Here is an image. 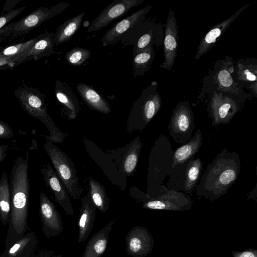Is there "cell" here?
Listing matches in <instances>:
<instances>
[{
	"label": "cell",
	"instance_id": "7bdbcfd3",
	"mask_svg": "<svg viewBox=\"0 0 257 257\" xmlns=\"http://www.w3.org/2000/svg\"><path fill=\"white\" fill-rule=\"evenodd\" d=\"M3 48V47H0V51H1V50Z\"/></svg>",
	"mask_w": 257,
	"mask_h": 257
},
{
	"label": "cell",
	"instance_id": "d590c367",
	"mask_svg": "<svg viewBox=\"0 0 257 257\" xmlns=\"http://www.w3.org/2000/svg\"><path fill=\"white\" fill-rule=\"evenodd\" d=\"M90 55L91 51L89 50L77 47L68 51L65 55V58L69 64L79 66L90 58Z\"/></svg>",
	"mask_w": 257,
	"mask_h": 257
},
{
	"label": "cell",
	"instance_id": "484cf974",
	"mask_svg": "<svg viewBox=\"0 0 257 257\" xmlns=\"http://www.w3.org/2000/svg\"><path fill=\"white\" fill-rule=\"evenodd\" d=\"M38 242L35 232L30 231L20 239L6 247L0 257H32Z\"/></svg>",
	"mask_w": 257,
	"mask_h": 257
},
{
	"label": "cell",
	"instance_id": "6da1fadb",
	"mask_svg": "<svg viewBox=\"0 0 257 257\" xmlns=\"http://www.w3.org/2000/svg\"><path fill=\"white\" fill-rule=\"evenodd\" d=\"M29 160L21 155L15 160L11 172L10 189L11 210L5 247L21 238L28 228L30 195Z\"/></svg>",
	"mask_w": 257,
	"mask_h": 257
},
{
	"label": "cell",
	"instance_id": "ffe728a7",
	"mask_svg": "<svg viewBox=\"0 0 257 257\" xmlns=\"http://www.w3.org/2000/svg\"><path fill=\"white\" fill-rule=\"evenodd\" d=\"M250 5V4H248L241 7L228 19L211 28L199 43L195 56L196 60L200 59L214 46L218 39L222 36L231 24Z\"/></svg>",
	"mask_w": 257,
	"mask_h": 257
},
{
	"label": "cell",
	"instance_id": "7a4b0ae2",
	"mask_svg": "<svg viewBox=\"0 0 257 257\" xmlns=\"http://www.w3.org/2000/svg\"><path fill=\"white\" fill-rule=\"evenodd\" d=\"M240 169L238 154L223 149L201 174L195 189L196 195L211 202L219 199L235 183Z\"/></svg>",
	"mask_w": 257,
	"mask_h": 257
},
{
	"label": "cell",
	"instance_id": "d6986e66",
	"mask_svg": "<svg viewBox=\"0 0 257 257\" xmlns=\"http://www.w3.org/2000/svg\"><path fill=\"white\" fill-rule=\"evenodd\" d=\"M178 26L175 12L170 10L165 25L163 39L164 61L160 67L170 70L174 65L177 55Z\"/></svg>",
	"mask_w": 257,
	"mask_h": 257
},
{
	"label": "cell",
	"instance_id": "74e56055",
	"mask_svg": "<svg viewBox=\"0 0 257 257\" xmlns=\"http://www.w3.org/2000/svg\"><path fill=\"white\" fill-rule=\"evenodd\" d=\"M14 136V133L11 126L7 122L0 120V139H9Z\"/></svg>",
	"mask_w": 257,
	"mask_h": 257
},
{
	"label": "cell",
	"instance_id": "f546056e",
	"mask_svg": "<svg viewBox=\"0 0 257 257\" xmlns=\"http://www.w3.org/2000/svg\"><path fill=\"white\" fill-rule=\"evenodd\" d=\"M233 71H236V76L238 81L250 83V90L255 97L256 96L257 64L256 60L247 59L239 60L236 63Z\"/></svg>",
	"mask_w": 257,
	"mask_h": 257
},
{
	"label": "cell",
	"instance_id": "1f68e13d",
	"mask_svg": "<svg viewBox=\"0 0 257 257\" xmlns=\"http://www.w3.org/2000/svg\"><path fill=\"white\" fill-rule=\"evenodd\" d=\"M89 192L93 203L97 209L105 213L110 206L109 198L104 186L98 181L90 177L88 179Z\"/></svg>",
	"mask_w": 257,
	"mask_h": 257
},
{
	"label": "cell",
	"instance_id": "277c9868",
	"mask_svg": "<svg viewBox=\"0 0 257 257\" xmlns=\"http://www.w3.org/2000/svg\"><path fill=\"white\" fill-rule=\"evenodd\" d=\"M15 94L22 108L46 126L49 135L44 137L47 141L62 144L68 134L62 132L48 113L44 95L37 89L28 86L25 83L15 91Z\"/></svg>",
	"mask_w": 257,
	"mask_h": 257
},
{
	"label": "cell",
	"instance_id": "7402d4cb",
	"mask_svg": "<svg viewBox=\"0 0 257 257\" xmlns=\"http://www.w3.org/2000/svg\"><path fill=\"white\" fill-rule=\"evenodd\" d=\"M96 209L88 191L86 195L81 198V207L78 221V243L84 241L89 237L94 226Z\"/></svg>",
	"mask_w": 257,
	"mask_h": 257
},
{
	"label": "cell",
	"instance_id": "f35d334b",
	"mask_svg": "<svg viewBox=\"0 0 257 257\" xmlns=\"http://www.w3.org/2000/svg\"><path fill=\"white\" fill-rule=\"evenodd\" d=\"M19 64L16 58H7L0 56V69L13 68Z\"/></svg>",
	"mask_w": 257,
	"mask_h": 257
},
{
	"label": "cell",
	"instance_id": "2e32d148",
	"mask_svg": "<svg viewBox=\"0 0 257 257\" xmlns=\"http://www.w3.org/2000/svg\"><path fill=\"white\" fill-rule=\"evenodd\" d=\"M144 0H115L107 6L93 21L87 31L92 32L100 30L114 20L118 19L131 9L140 5Z\"/></svg>",
	"mask_w": 257,
	"mask_h": 257
},
{
	"label": "cell",
	"instance_id": "ba28073f",
	"mask_svg": "<svg viewBox=\"0 0 257 257\" xmlns=\"http://www.w3.org/2000/svg\"><path fill=\"white\" fill-rule=\"evenodd\" d=\"M203 163L194 157L173 168L166 187L171 190L191 194L196 189Z\"/></svg>",
	"mask_w": 257,
	"mask_h": 257
},
{
	"label": "cell",
	"instance_id": "e0dca14e",
	"mask_svg": "<svg viewBox=\"0 0 257 257\" xmlns=\"http://www.w3.org/2000/svg\"><path fill=\"white\" fill-rule=\"evenodd\" d=\"M126 253L133 257H145L151 253L154 244L148 230L139 225L132 228L125 237Z\"/></svg>",
	"mask_w": 257,
	"mask_h": 257
},
{
	"label": "cell",
	"instance_id": "f1b7e54d",
	"mask_svg": "<svg viewBox=\"0 0 257 257\" xmlns=\"http://www.w3.org/2000/svg\"><path fill=\"white\" fill-rule=\"evenodd\" d=\"M76 88L81 98L90 108L104 114L111 112L108 103L90 86L78 83Z\"/></svg>",
	"mask_w": 257,
	"mask_h": 257
},
{
	"label": "cell",
	"instance_id": "5bb4252c",
	"mask_svg": "<svg viewBox=\"0 0 257 257\" xmlns=\"http://www.w3.org/2000/svg\"><path fill=\"white\" fill-rule=\"evenodd\" d=\"M142 148L140 136H138L125 146L116 150H107L118 170L126 177L136 171Z\"/></svg>",
	"mask_w": 257,
	"mask_h": 257
},
{
	"label": "cell",
	"instance_id": "cb8c5ba5",
	"mask_svg": "<svg viewBox=\"0 0 257 257\" xmlns=\"http://www.w3.org/2000/svg\"><path fill=\"white\" fill-rule=\"evenodd\" d=\"M54 47V32L41 34L30 49L18 59V62L20 64L32 59L38 60L55 54Z\"/></svg>",
	"mask_w": 257,
	"mask_h": 257
},
{
	"label": "cell",
	"instance_id": "44dd1931",
	"mask_svg": "<svg viewBox=\"0 0 257 257\" xmlns=\"http://www.w3.org/2000/svg\"><path fill=\"white\" fill-rule=\"evenodd\" d=\"M55 93L61 104V115L65 118L75 119L80 110L79 101L67 84L57 80L55 83Z\"/></svg>",
	"mask_w": 257,
	"mask_h": 257
},
{
	"label": "cell",
	"instance_id": "4316f807",
	"mask_svg": "<svg viewBox=\"0 0 257 257\" xmlns=\"http://www.w3.org/2000/svg\"><path fill=\"white\" fill-rule=\"evenodd\" d=\"M114 224L115 219L111 220L90 238L82 257H101L102 255L107 248L109 235Z\"/></svg>",
	"mask_w": 257,
	"mask_h": 257
},
{
	"label": "cell",
	"instance_id": "9c48e42d",
	"mask_svg": "<svg viewBox=\"0 0 257 257\" xmlns=\"http://www.w3.org/2000/svg\"><path fill=\"white\" fill-rule=\"evenodd\" d=\"M194 115L189 102L180 101L174 109L168 128L172 139L181 144L186 143L194 129Z\"/></svg>",
	"mask_w": 257,
	"mask_h": 257
},
{
	"label": "cell",
	"instance_id": "60d3db41",
	"mask_svg": "<svg viewBox=\"0 0 257 257\" xmlns=\"http://www.w3.org/2000/svg\"><path fill=\"white\" fill-rule=\"evenodd\" d=\"M9 148V146L8 145H0V163L5 160Z\"/></svg>",
	"mask_w": 257,
	"mask_h": 257
},
{
	"label": "cell",
	"instance_id": "ac0fdd59",
	"mask_svg": "<svg viewBox=\"0 0 257 257\" xmlns=\"http://www.w3.org/2000/svg\"><path fill=\"white\" fill-rule=\"evenodd\" d=\"M47 187L53 193L55 201L63 209L65 213L73 216L74 209L70 196L55 171L47 163L40 169Z\"/></svg>",
	"mask_w": 257,
	"mask_h": 257
},
{
	"label": "cell",
	"instance_id": "e575fe53",
	"mask_svg": "<svg viewBox=\"0 0 257 257\" xmlns=\"http://www.w3.org/2000/svg\"><path fill=\"white\" fill-rule=\"evenodd\" d=\"M37 38L38 36L25 42L18 43L3 48L0 51V56L7 58H16L18 60V59L21 55L30 49L37 40Z\"/></svg>",
	"mask_w": 257,
	"mask_h": 257
},
{
	"label": "cell",
	"instance_id": "30bf717a",
	"mask_svg": "<svg viewBox=\"0 0 257 257\" xmlns=\"http://www.w3.org/2000/svg\"><path fill=\"white\" fill-rule=\"evenodd\" d=\"M151 8V5H147L114 24L102 36L101 41L103 46L114 44L135 34Z\"/></svg>",
	"mask_w": 257,
	"mask_h": 257
},
{
	"label": "cell",
	"instance_id": "d6a6232c",
	"mask_svg": "<svg viewBox=\"0 0 257 257\" xmlns=\"http://www.w3.org/2000/svg\"><path fill=\"white\" fill-rule=\"evenodd\" d=\"M10 210V183L7 173L4 171L0 177V222L3 225H7Z\"/></svg>",
	"mask_w": 257,
	"mask_h": 257
},
{
	"label": "cell",
	"instance_id": "b9f144b4",
	"mask_svg": "<svg viewBox=\"0 0 257 257\" xmlns=\"http://www.w3.org/2000/svg\"><path fill=\"white\" fill-rule=\"evenodd\" d=\"M35 257H62V255H52L51 252L47 250H42L38 252Z\"/></svg>",
	"mask_w": 257,
	"mask_h": 257
},
{
	"label": "cell",
	"instance_id": "8992f818",
	"mask_svg": "<svg viewBox=\"0 0 257 257\" xmlns=\"http://www.w3.org/2000/svg\"><path fill=\"white\" fill-rule=\"evenodd\" d=\"M44 147L70 196L74 200L78 199L84 190L80 184L77 171L71 158L50 141H47Z\"/></svg>",
	"mask_w": 257,
	"mask_h": 257
},
{
	"label": "cell",
	"instance_id": "4dcf8cb0",
	"mask_svg": "<svg viewBox=\"0 0 257 257\" xmlns=\"http://www.w3.org/2000/svg\"><path fill=\"white\" fill-rule=\"evenodd\" d=\"M85 12L68 19L58 27L54 33L55 46L69 41L79 29Z\"/></svg>",
	"mask_w": 257,
	"mask_h": 257
},
{
	"label": "cell",
	"instance_id": "ab89813d",
	"mask_svg": "<svg viewBox=\"0 0 257 257\" xmlns=\"http://www.w3.org/2000/svg\"><path fill=\"white\" fill-rule=\"evenodd\" d=\"M233 257H257V250L247 248L243 251H231Z\"/></svg>",
	"mask_w": 257,
	"mask_h": 257
},
{
	"label": "cell",
	"instance_id": "836d02e7",
	"mask_svg": "<svg viewBox=\"0 0 257 257\" xmlns=\"http://www.w3.org/2000/svg\"><path fill=\"white\" fill-rule=\"evenodd\" d=\"M154 45L134 55L133 72L135 76L144 75L151 68L155 56Z\"/></svg>",
	"mask_w": 257,
	"mask_h": 257
},
{
	"label": "cell",
	"instance_id": "9a60e30c",
	"mask_svg": "<svg viewBox=\"0 0 257 257\" xmlns=\"http://www.w3.org/2000/svg\"><path fill=\"white\" fill-rule=\"evenodd\" d=\"M39 199V215L44 234L47 238L60 234L63 231V226L59 211L45 193H40Z\"/></svg>",
	"mask_w": 257,
	"mask_h": 257
},
{
	"label": "cell",
	"instance_id": "8fae6325",
	"mask_svg": "<svg viewBox=\"0 0 257 257\" xmlns=\"http://www.w3.org/2000/svg\"><path fill=\"white\" fill-rule=\"evenodd\" d=\"M193 204L190 196L168 188L158 197L141 203L145 209L177 211L190 210Z\"/></svg>",
	"mask_w": 257,
	"mask_h": 257
},
{
	"label": "cell",
	"instance_id": "7c38bea8",
	"mask_svg": "<svg viewBox=\"0 0 257 257\" xmlns=\"http://www.w3.org/2000/svg\"><path fill=\"white\" fill-rule=\"evenodd\" d=\"M83 144L89 156L100 166L112 183L124 190L126 186V177L118 170L110 155L86 139H83Z\"/></svg>",
	"mask_w": 257,
	"mask_h": 257
},
{
	"label": "cell",
	"instance_id": "5b68a950",
	"mask_svg": "<svg viewBox=\"0 0 257 257\" xmlns=\"http://www.w3.org/2000/svg\"><path fill=\"white\" fill-rule=\"evenodd\" d=\"M161 105L162 99L158 83L152 81L134 103L128 117L126 131L132 133L145 129L158 112Z\"/></svg>",
	"mask_w": 257,
	"mask_h": 257
},
{
	"label": "cell",
	"instance_id": "3957f363",
	"mask_svg": "<svg viewBox=\"0 0 257 257\" xmlns=\"http://www.w3.org/2000/svg\"><path fill=\"white\" fill-rule=\"evenodd\" d=\"M173 157L174 151L168 137L161 133L154 142L149 157L146 193L148 200L158 197L167 188L163 183L172 172Z\"/></svg>",
	"mask_w": 257,
	"mask_h": 257
},
{
	"label": "cell",
	"instance_id": "8d00e7d4",
	"mask_svg": "<svg viewBox=\"0 0 257 257\" xmlns=\"http://www.w3.org/2000/svg\"><path fill=\"white\" fill-rule=\"evenodd\" d=\"M26 8L22 7L12 10L0 16V32L8 25V23L20 14Z\"/></svg>",
	"mask_w": 257,
	"mask_h": 257
},
{
	"label": "cell",
	"instance_id": "4fadbf2b",
	"mask_svg": "<svg viewBox=\"0 0 257 257\" xmlns=\"http://www.w3.org/2000/svg\"><path fill=\"white\" fill-rule=\"evenodd\" d=\"M240 106L231 97L224 95L222 92L214 91L208 105L212 126L229 123L240 109Z\"/></svg>",
	"mask_w": 257,
	"mask_h": 257
},
{
	"label": "cell",
	"instance_id": "603a6c76",
	"mask_svg": "<svg viewBox=\"0 0 257 257\" xmlns=\"http://www.w3.org/2000/svg\"><path fill=\"white\" fill-rule=\"evenodd\" d=\"M228 59L215 64L213 80L220 92L238 95L240 92L238 83L234 81L231 75L234 70L233 64L229 57Z\"/></svg>",
	"mask_w": 257,
	"mask_h": 257
},
{
	"label": "cell",
	"instance_id": "83f0119b",
	"mask_svg": "<svg viewBox=\"0 0 257 257\" xmlns=\"http://www.w3.org/2000/svg\"><path fill=\"white\" fill-rule=\"evenodd\" d=\"M203 136L199 128L188 141L174 151L173 168L194 157L202 145Z\"/></svg>",
	"mask_w": 257,
	"mask_h": 257
},
{
	"label": "cell",
	"instance_id": "d4e9b609",
	"mask_svg": "<svg viewBox=\"0 0 257 257\" xmlns=\"http://www.w3.org/2000/svg\"><path fill=\"white\" fill-rule=\"evenodd\" d=\"M142 32L137 40L133 49L134 55L145 50L151 45L163 44L164 33L160 24L153 22L144 24L140 27Z\"/></svg>",
	"mask_w": 257,
	"mask_h": 257
},
{
	"label": "cell",
	"instance_id": "52a82bcc",
	"mask_svg": "<svg viewBox=\"0 0 257 257\" xmlns=\"http://www.w3.org/2000/svg\"><path fill=\"white\" fill-rule=\"evenodd\" d=\"M70 4L62 2L50 8L41 7L17 22L8 25L1 32L0 37H11L15 39L28 33L43 23L61 13Z\"/></svg>",
	"mask_w": 257,
	"mask_h": 257
}]
</instances>
